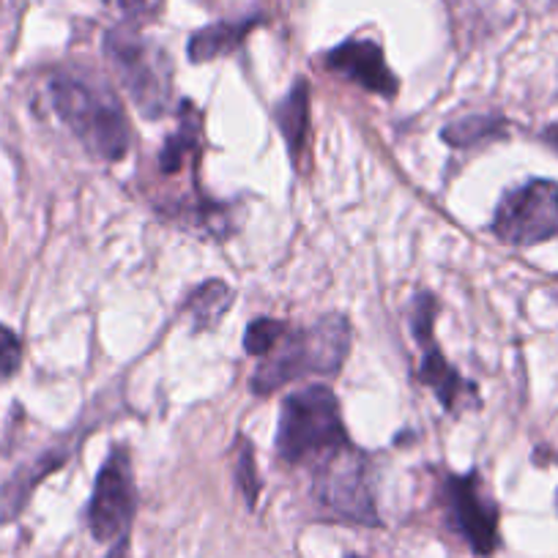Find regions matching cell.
<instances>
[{"instance_id": "1", "label": "cell", "mask_w": 558, "mask_h": 558, "mask_svg": "<svg viewBox=\"0 0 558 558\" xmlns=\"http://www.w3.org/2000/svg\"><path fill=\"white\" fill-rule=\"evenodd\" d=\"M47 94L56 116L90 157L99 162H121L126 157V112L105 80L88 74H56Z\"/></svg>"}, {"instance_id": "2", "label": "cell", "mask_w": 558, "mask_h": 558, "mask_svg": "<svg viewBox=\"0 0 558 558\" xmlns=\"http://www.w3.org/2000/svg\"><path fill=\"white\" fill-rule=\"evenodd\" d=\"M351 351V324L345 315H324L313 326L291 329L260 359L250 378L252 395H274L307 375H337Z\"/></svg>"}, {"instance_id": "3", "label": "cell", "mask_w": 558, "mask_h": 558, "mask_svg": "<svg viewBox=\"0 0 558 558\" xmlns=\"http://www.w3.org/2000/svg\"><path fill=\"white\" fill-rule=\"evenodd\" d=\"M345 444L351 441L335 391L315 384L282 400L277 425V454L282 463H318Z\"/></svg>"}, {"instance_id": "4", "label": "cell", "mask_w": 558, "mask_h": 558, "mask_svg": "<svg viewBox=\"0 0 558 558\" xmlns=\"http://www.w3.org/2000/svg\"><path fill=\"white\" fill-rule=\"evenodd\" d=\"M105 56L110 58L129 99L146 118H165L173 96V69L165 52L129 28H116L105 36Z\"/></svg>"}, {"instance_id": "5", "label": "cell", "mask_w": 558, "mask_h": 558, "mask_svg": "<svg viewBox=\"0 0 558 558\" xmlns=\"http://www.w3.org/2000/svg\"><path fill=\"white\" fill-rule=\"evenodd\" d=\"M313 498L326 518L356 525H380L369 485L367 454L359 452L353 444L335 449L315 463Z\"/></svg>"}, {"instance_id": "6", "label": "cell", "mask_w": 558, "mask_h": 558, "mask_svg": "<svg viewBox=\"0 0 558 558\" xmlns=\"http://www.w3.org/2000/svg\"><path fill=\"white\" fill-rule=\"evenodd\" d=\"M436 315H438V299L436 293L422 291L413 296L411 315H408V326H411L413 340L422 348V362H418L416 378L436 395L444 411L460 413L463 405H480V391L471 380H465L452 364L444 359L441 348L436 342Z\"/></svg>"}, {"instance_id": "7", "label": "cell", "mask_w": 558, "mask_h": 558, "mask_svg": "<svg viewBox=\"0 0 558 558\" xmlns=\"http://www.w3.org/2000/svg\"><path fill=\"white\" fill-rule=\"evenodd\" d=\"M504 244L534 246L558 235V184L547 179L525 181L498 201L490 222Z\"/></svg>"}, {"instance_id": "8", "label": "cell", "mask_w": 558, "mask_h": 558, "mask_svg": "<svg viewBox=\"0 0 558 558\" xmlns=\"http://www.w3.org/2000/svg\"><path fill=\"white\" fill-rule=\"evenodd\" d=\"M134 509H137V487H134L132 458H129V449L112 447L110 458L105 460L96 476L94 496L85 512L94 539L118 542L129 536Z\"/></svg>"}, {"instance_id": "9", "label": "cell", "mask_w": 558, "mask_h": 558, "mask_svg": "<svg viewBox=\"0 0 558 558\" xmlns=\"http://www.w3.org/2000/svg\"><path fill=\"white\" fill-rule=\"evenodd\" d=\"M444 501L454 531L469 542L476 556H493L498 547V507L482 487L476 471L471 474H449L444 482Z\"/></svg>"}, {"instance_id": "10", "label": "cell", "mask_w": 558, "mask_h": 558, "mask_svg": "<svg viewBox=\"0 0 558 558\" xmlns=\"http://www.w3.org/2000/svg\"><path fill=\"white\" fill-rule=\"evenodd\" d=\"M324 66L342 77L345 83L359 85V88L369 90L384 99H395L400 83H397L395 72L386 63L384 50L378 41L373 39H348L337 45L335 50L326 52Z\"/></svg>"}, {"instance_id": "11", "label": "cell", "mask_w": 558, "mask_h": 558, "mask_svg": "<svg viewBox=\"0 0 558 558\" xmlns=\"http://www.w3.org/2000/svg\"><path fill=\"white\" fill-rule=\"evenodd\" d=\"M77 441H80V430H72V436H69L66 441H58L56 447L45 449L34 463L25 465V469H20L17 474H14V480L3 487V493H0V520H12L23 512V507L28 504L34 487L39 485L47 474L61 469V465L72 458V452L77 449Z\"/></svg>"}, {"instance_id": "12", "label": "cell", "mask_w": 558, "mask_h": 558, "mask_svg": "<svg viewBox=\"0 0 558 558\" xmlns=\"http://www.w3.org/2000/svg\"><path fill=\"white\" fill-rule=\"evenodd\" d=\"M274 121L279 134L286 140L293 168L302 173L310 154V83L299 77L286 99H279L274 107Z\"/></svg>"}, {"instance_id": "13", "label": "cell", "mask_w": 558, "mask_h": 558, "mask_svg": "<svg viewBox=\"0 0 558 558\" xmlns=\"http://www.w3.org/2000/svg\"><path fill=\"white\" fill-rule=\"evenodd\" d=\"M260 25L257 14H250L244 20H222V23H214L208 28L197 31L190 36V45H186V56L192 63H208L214 58H225L233 50H239L244 45L246 34L252 28Z\"/></svg>"}, {"instance_id": "14", "label": "cell", "mask_w": 558, "mask_h": 558, "mask_svg": "<svg viewBox=\"0 0 558 558\" xmlns=\"http://www.w3.org/2000/svg\"><path fill=\"white\" fill-rule=\"evenodd\" d=\"M233 288L225 282V279L211 277V279H203L201 286L192 288V293L186 296L184 307L181 313L190 318L192 331H208V329H217L219 320L228 315V310L233 307Z\"/></svg>"}, {"instance_id": "15", "label": "cell", "mask_w": 558, "mask_h": 558, "mask_svg": "<svg viewBox=\"0 0 558 558\" xmlns=\"http://www.w3.org/2000/svg\"><path fill=\"white\" fill-rule=\"evenodd\" d=\"M197 148H201V116L192 107V101H181L179 129L165 140L162 151H159V170L165 175L179 173L186 159L195 157Z\"/></svg>"}, {"instance_id": "16", "label": "cell", "mask_w": 558, "mask_h": 558, "mask_svg": "<svg viewBox=\"0 0 558 558\" xmlns=\"http://www.w3.org/2000/svg\"><path fill=\"white\" fill-rule=\"evenodd\" d=\"M441 137L452 148H480L493 140L507 137V121L501 116H465L458 121H449L444 126Z\"/></svg>"}, {"instance_id": "17", "label": "cell", "mask_w": 558, "mask_h": 558, "mask_svg": "<svg viewBox=\"0 0 558 558\" xmlns=\"http://www.w3.org/2000/svg\"><path fill=\"white\" fill-rule=\"evenodd\" d=\"M288 324L282 320H274V318H255L250 320L244 331V351L250 356H266L274 345L279 342V337L286 335Z\"/></svg>"}, {"instance_id": "18", "label": "cell", "mask_w": 558, "mask_h": 558, "mask_svg": "<svg viewBox=\"0 0 558 558\" xmlns=\"http://www.w3.org/2000/svg\"><path fill=\"white\" fill-rule=\"evenodd\" d=\"M239 460H235V485L244 493L246 507H255L257 496H260V480H257V465H255V452H252V444L246 438H239Z\"/></svg>"}, {"instance_id": "19", "label": "cell", "mask_w": 558, "mask_h": 558, "mask_svg": "<svg viewBox=\"0 0 558 558\" xmlns=\"http://www.w3.org/2000/svg\"><path fill=\"white\" fill-rule=\"evenodd\" d=\"M23 364V342L9 326L0 324V384L14 378Z\"/></svg>"}, {"instance_id": "20", "label": "cell", "mask_w": 558, "mask_h": 558, "mask_svg": "<svg viewBox=\"0 0 558 558\" xmlns=\"http://www.w3.org/2000/svg\"><path fill=\"white\" fill-rule=\"evenodd\" d=\"M116 12H121L123 17H134V14L146 12V0H107Z\"/></svg>"}, {"instance_id": "21", "label": "cell", "mask_w": 558, "mask_h": 558, "mask_svg": "<svg viewBox=\"0 0 558 558\" xmlns=\"http://www.w3.org/2000/svg\"><path fill=\"white\" fill-rule=\"evenodd\" d=\"M542 140H545L547 146H553L558 151V121L550 123V126H547L545 132H542Z\"/></svg>"}, {"instance_id": "22", "label": "cell", "mask_w": 558, "mask_h": 558, "mask_svg": "<svg viewBox=\"0 0 558 558\" xmlns=\"http://www.w3.org/2000/svg\"><path fill=\"white\" fill-rule=\"evenodd\" d=\"M351 558H359V556H351Z\"/></svg>"}]
</instances>
